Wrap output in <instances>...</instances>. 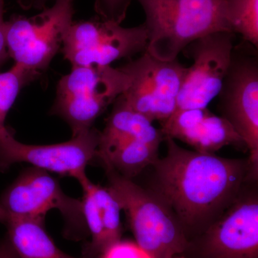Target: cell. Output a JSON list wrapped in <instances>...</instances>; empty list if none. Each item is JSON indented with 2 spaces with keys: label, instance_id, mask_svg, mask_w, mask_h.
Returning a JSON list of instances; mask_svg holds the SVG:
<instances>
[{
  "label": "cell",
  "instance_id": "6da1fadb",
  "mask_svg": "<svg viewBox=\"0 0 258 258\" xmlns=\"http://www.w3.org/2000/svg\"><path fill=\"white\" fill-rule=\"evenodd\" d=\"M154 168L152 189L169 207L188 241L221 216L253 177L248 158L230 159L189 150L166 138Z\"/></svg>",
  "mask_w": 258,
  "mask_h": 258
},
{
  "label": "cell",
  "instance_id": "7a4b0ae2",
  "mask_svg": "<svg viewBox=\"0 0 258 258\" xmlns=\"http://www.w3.org/2000/svg\"><path fill=\"white\" fill-rule=\"evenodd\" d=\"M138 1L145 13L147 52L159 60L177 59L191 42L212 32H232L225 0Z\"/></svg>",
  "mask_w": 258,
  "mask_h": 258
},
{
  "label": "cell",
  "instance_id": "3957f363",
  "mask_svg": "<svg viewBox=\"0 0 258 258\" xmlns=\"http://www.w3.org/2000/svg\"><path fill=\"white\" fill-rule=\"evenodd\" d=\"M108 186L124 212L135 242L151 258L182 254L188 244L169 207L152 189H146L108 166H103Z\"/></svg>",
  "mask_w": 258,
  "mask_h": 258
},
{
  "label": "cell",
  "instance_id": "277c9868",
  "mask_svg": "<svg viewBox=\"0 0 258 258\" xmlns=\"http://www.w3.org/2000/svg\"><path fill=\"white\" fill-rule=\"evenodd\" d=\"M128 76L120 68L77 66L58 81L50 109L72 130V136L93 128L97 118L128 88Z\"/></svg>",
  "mask_w": 258,
  "mask_h": 258
},
{
  "label": "cell",
  "instance_id": "5b68a950",
  "mask_svg": "<svg viewBox=\"0 0 258 258\" xmlns=\"http://www.w3.org/2000/svg\"><path fill=\"white\" fill-rule=\"evenodd\" d=\"M75 0H54L34 16L5 21L7 48L15 64L41 76L60 51L75 14Z\"/></svg>",
  "mask_w": 258,
  "mask_h": 258
},
{
  "label": "cell",
  "instance_id": "8992f818",
  "mask_svg": "<svg viewBox=\"0 0 258 258\" xmlns=\"http://www.w3.org/2000/svg\"><path fill=\"white\" fill-rule=\"evenodd\" d=\"M258 180H249L205 232L188 241L186 258H258Z\"/></svg>",
  "mask_w": 258,
  "mask_h": 258
},
{
  "label": "cell",
  "instance_id": "52a82bcc",
  "mask_svg": "<svg viewBox=\"0 0 258 258\" xmlns=\"http://www.w3.org/2000/svg\"><path fill=\"white\" fill-rule=\"evenodd\" d=\"M144 24L124 28L121 23L97 16L74 22L64 37L61 52L72 67L108 66L115 61L147 50Z\"/></svg>",
  "mask_w": 258,
  "mask_h": 258
},
{
  "label": "cell",
  "instance_id": "ba28073f",
  "mask_svg": "<svg viewBox=\"0 0 258 258\" xmlns=\"http://www.w3.org/2000/svg\"><path fill=\"white\" fill-rule=\"evenodd\" d=\"M120 69L130 79L121 96L132 109L160 124L176 111L187 69L177 59L159 60L146 51Z\"/></svg>",
  "mask_w": 258,
  "mask_h": 258
},
{
  "label": "cell",
  "instance_id": "9c48e42d",
  "mask_svg": "<svg viewBox=\"0 0 258 258\" xmlns=\"http://www.w3.org/2000/svg\"><path fill=\"white\" fill-rule=\"evenodd\" d=\"M248 47L235 46L220 93L219 110L243 141L251 172L258 179V60Z\"/></svg>",
  "mask_w": 258,
  "mask_h": 258
},
{
  "label": "cell",
  "instance_id": "30bf717a",
  "mask_svg": "<svg viewBox=\"0 0 258 258\" xmlns=\"http://www.w3.org/2000/svg\"><path fill=\"white\" fill-rule=\"evenodd\" d=\"M100 132L94 127L69 141L48 145H32L18 142L10 131L0 135V171H6L16 163H28L58 175L80 181L88 177L86 167L97 159Z\"/></svg>",
  "mask_w": 258,
  "mask_h": 258
},
{
  "label": "cell",
  "instance_id": "8fae6325",
  "mask_svg": "<svg viewBox=\"0 0 258 258\" xmlns=\"http://www.w3.org/2000/svg\"><path fill=\"white\" fill-rule=\"evenodd\" d=\"M235 33L212 32L197 39L182 52L193 63L186 69L176 110L208 108L221 89L232 60Z\"/></svg>",
  "mask_w": 258,
  "mask_h": 258
},
{
  "label": "cell",
  "instance_id": "7c38bea8",
  "mask_svg": "<svg viewBox=\"0 0 258 258\" xmlns=\"http://www.w3.org/2000/svg\"><path fill=\"white\" fill-rule=\"evenodd\" d=\"M0 205L8 217L44 222L47 212L57 210L74 225L86 226L81 200L66 195L50 172L32 166L5 190Z\"/></svg>",
  "mask_w": 258,
  "mask_h": 258
},
{
  "label": "cell",
  "instance_id": "4fadbf2b",
  "mask_svg": "<svg viewBox=\"0 0 258 258\" xmlns=\"http://www.w3.org/2000/svg\"><path fill=\"white\" fill-rule=\"evenodd\" d=\"M160 128L166 139L180 141L198 152L215 154L228 146L247 149L230 123L208 108L176 110Z\"/></svg>",
  "mask_w": 258,
  "mask_h": 258
},
{
  "label": "cell",
  "instance_id": "5bb4252c",
  "mask_svg": "<svg viewBox=\"0 0 258 258\" xmlns=\"http://www.w3.org/2000/svg\"><path fill=\"white\" fill-rule=\"evenodd\" d=\"M113 104L106 126L100 132L97 154L129 140H140L158 147L166 140L161 128L154 126V122L132 109L121 96Z\"/></svg>",
  "mask_w": 258,
  "mask_h": 258
},
{
  "label": "cell",
  "instance_id": "9a60e30c",
  "mask_svg": "<svg viewBox=\"0 0 258 258\" xmlns=\"http://www.w3.org/2000/svg\"><path fill=\"white\" fill-rule=\"evenodd\" d=\"M5 225L19 258H91L75 257L62 252L45 230L44 222L8 217Z\"/></svg>",
  "mask_w": 258,
  "mask_h": 258
},
{
  "label": "cell",
  "instance_id": "2e32d148",
  "mask_svg": "<svg viewBox=\"0 0 258 258\" xmlns=\"http://www.w3.org/2000/svg\"><path fill=\"white\" fill-rule=\"evenodd\" d=\"M159 147L140 140H130L97 156L103 166H108L117 173L132 179L159 159Z\"/></svg>",
  "mask_w": 258,
  "mask_h": 258
},
{
  "label": "cell",
  "instance_id": "e0dca14e",
  "mask_svg": "<svg viewBox=\"0 0 258 258\" xmlns=\"http://www.w3.org/2000/svg\"><path fill=\"white\" fill-rule=\"evenodd\" d=\"M227 20L233 33L257 49L258 0H225Z\"/></svg>",
  "mask_w": 258,
  "mask_h": 258
},
{
  "label": "cell",
  "instance_id": "ac0fdd59",
  "mask_svg": "<svg viewBox=\"0 0 258 258\" xmlns=\"http://www.w3.org/2000/svg\"><path fill=\"white\" fill-rule=\"evenodd\" d=\"M40 76L18 64L0 73V135L8 132L5 120L22 90Z\"/></svg>",
  "mask_w": 258,
  "mask_h": 258
},
{
  "label": "cell",
  "instance_id": "d6986e66",
  "mask_svg": "<svg viewBox=\"0 0 258 258\" xmlns=\"http://www.w3.org/2000/svg\"><path fill=\"white\" fill-rule=\"evenodd\" d=\"M89 186L101 212L106 232L107 248L122 240L119 203L107 186L96 184L90 180ZM106 248V249H107Z\"/></svg>",
  "mask_w": 258,
  "mask_h": 258
},
{
  "label": "cell",
  "instance_id": "ffe728a7",
  "mask_svg": "<svg viewBox=\"0 0 258 258\" xmlns=\"http://www.w3.org/2000/svg\"><path fill=\"white\" fill-rule=\"evenodd\" d=\"M132 0H96L94 9L98 16L122 23Z\"/></svg>",
  "mask_w": 258,
  "mask_h": 258
},
{
  "label": "cell",
  "instance_id": "44dd1931",
  "mask_svg": "<svg viewBox=\"0 0 258 258\" xmlns=\"http://www.w3.org/2000/svg\"><path fill=\"white\" fill-rule=\"evenodd\" d=\"M96 258H151L135 242L118 241Z\"/></svg>",
  "mask_w": 258,
  "mask_h": 258
},
{
  "label": "cell",
  "instance_id": "7402d4cb",
  "mask_svg": "<svg viewBox=\"0 0 258 258\" xmlns=\"http://www.w3.org/2000/svg\"><path fill=\"white\" fill-rule=\"evenodd\" d=\"M4 1L5 0H0V69L10 58L8 48H7L6 37H5Z\"/></svg>",
  "mask_w": 258,
  "mask_h": 258
},
{
  "label": "cell",
  "instance_id": "603a6c76",
  "mask_svg": "<svg viewBox=\"0 0 258 258\" xmlns=\"http://www.w3.org/2000/svg\"><path fill=\"white\" fill-rule=\"evenodd\" d=\"M0 258H19L7 235L0 240Z\"/></svg>",
  "mask_w": 258,
  "mask_h": 258
},
{
  "label": "cell",
  "instance_id": "cb8c5ba5",
  "mask_svg": "<svg viewBox=\"0 0 258 258\" xmlns=\"http://www.w3.org/2000/svg\"><path fill=\"white\" fill-rule=\"evenodd\" d=\"M51 0H31L30 5V9L42 10L46 8L47 3Z\"/></svg>",
  "mask_w": 258,
  "mask_h": 258
},
{
  "label": "cell",
  "instance_id": "d4e9b609",
  "mask_svg": "<svg viewBox=\"0 0 258 258\" xmlns=\"http://www.w3.org/2000/svg\"><path fill=\"white\" fill-rule=\"evenodd\" d=\"M8 214L5 212L4 209H3L2 205H0V222L2 223L5 224L7 220H8Z\"/></svg>",
  "mask_w": 258,
  "mask_h": 258
},
{
  "label": "cell",
  "instance_id": "484cf974",
  "mask_svg": "<svg viewBox=\"0 0 258 258\" xmlns=\"http://www.w3.org/2000/svg\"><path fill=\"white\" fill-rule=\"evenodd\" d=\"M18 4L23 9L29 10L30 9V5L31 3V0H18Z\"/></svg>",
  "mask_w": 258,
  "mask_h": 258
},
{
  "label": "cell",
  "instance_id": "4316f807",
  "mask_svg": "<svg viewBox=\"0 0 258 258\" xmlns=\"http://www.w3.org/2000/svg\"><path fill=\"white\" fill-rule=\"evenodd\" d=\"M173 258H186L184 256L181 255V254H180V255H176L175 257H174Z\"/></svg>",
  "mask_w": 258,
  "mask_h": 258
}]
</instances>
